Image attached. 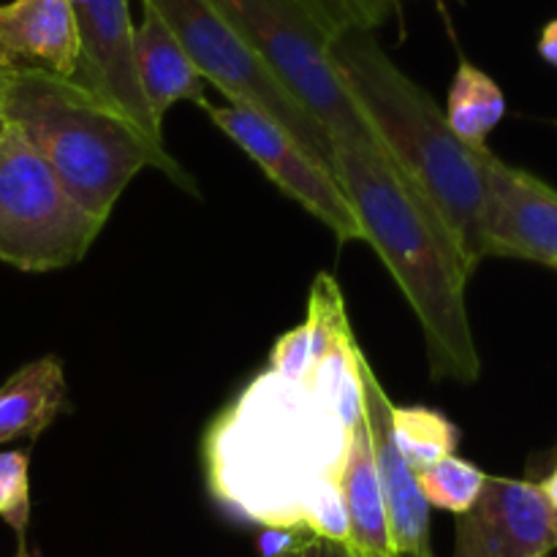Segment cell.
I'll use <instances>...</instances> for the list:
<instances>
[{
	"mask_svg": "<svg viewBox=\"0 0 557 557\" xmlns=\"http://www.w3.org/2000/svg\"><path fill=\"white\" fill-rule=\"evenodd\" d=\"M351 433L305 381L264 370L207 430V487L239 520L346 544L341 479Z\"/></svg>",
	"mask_w": 557,
	"mask_h": 557,
	"instance_id": "1",
	"label": "cell"
},
{
	"mask_svg": "<svg viewBox=\"0 0 557 557\" xmlns=\"http://www.w3.org/2000/svg\"><path fill=\"white\" fill-rule=\"evenodd\" d=\"M335 177L362 243L373 245L417 313L433 379L473 384L482 373L466 305L473 272L446 223L379 145H335Z\"/></svg>",
	"mask_w": 557,
	"mask_h": 557,
	"instance_id": "2",
	"label": "cell"
},
{
	"mask_svg": "<svg viewBox=\"0 0 557 557\" xmlns=\"http://www.w3.org/2000/svg\"><path fill=\"white\" fill-rule=\"evenodd\" d=\"M330 58L386 156L433 205L468 270L476 272L487 259L484 205L495 152L462 145L438 101L392 63L368 27L348 25L335 33Z\"/></svg>",
	"mask_w": 557,
	"mask_h": 557,
	"instance_id": "3",
	"label": "cell"
},
{
	"mask_svg": "<svg viewBox=\"0 0 557 557\" xmlns=\"http://www.w3.org/2000/svg\"><path fill=\"white\" fill-rule=\"evenodd\" d=\"M0 107L11 128L25 136L82 210L103 226L120 194L147 166L196 190L166 145L152 141L82 82L36 69L0 71Z\"/></svg>",
	"mask_w": 557,
	"mask_h": 557,
	"instance_id": "4",
	"label": "cell"
},
{
	"mask_svg": "<svg viewBox=\"0 0 557 557\" xmlns=\"http://www.w3.org/2000/svg\"><path fill=\"white\" fill-rule=\"evenodd\" d=\"M332 145H379L330 58V36L294 0H212ZM384 150V147H381Z\"/></svg>",
	"mask_w": 557,
	"mask_h": 557,
	"instance_id": "5",
	"label": "cell"
},
{
	"mask_svg": "<svg viewBox=\"0 0 557 557\" xmlns=\"http://www.w3.org/2000/svg\"><path fill=\"white\" fill-rule=\"evenodd\" d=\"M156 11L207 85H215L228 103L264 114L294 136L335 174V145L321 123L281 85L264 60L212 0H141Z\"/></svg>",
	"mask_w": 557,
	"mask_h": 557,
	"instance_id": "6",
	"label": "cell"
},
{
	"mask_svg": "<svg viewBox=\"0 0 557 557\" xmlns=\"http://www.w3.org/2000/svg\"><path fill=\"white\" fill-rule=\"evenodd\" d=\"M103 223L87 215L49 163L9 128L0 136V261L52 272L87 256Z\"/></svg>",
	"mask_w": 557,
	"mask_h": 557,
	"instance_id": "7",
	"label": "cell"
},
{
	"mask_svg": "<svg viewBox=\"0 0 557 557\" xmlns=\"http://www.w3.org/2000/svg\"><path fill=\"white\" fill-rule=\"evenodd\" d=\"M205 112L210 114L218 131H223L234 145L243 147L250 161L264 169L267 177L283 194L292 196L310 215L319 218L326 228H332L341 243L362 239L357 212L343 194L335 174L313 152L305 150L288 131H283L281 125H275L270 117L253 112V109L239 107V103L207 107Z\"/></svg>",
	"mask_w": 557,
	"mask_h": 557,
	"instance_id": "8",
	"label": "cell"
},
{
	"mask_svg": "<svg viewBox=\"0 0 557 557\" xmlns=\"http://www.w3.org/2000/svg\"><path fill=\"white\" fill-rule=\"evenodd\" d=\"M557 515L536 482L487 476L476 504L457 517L455 557H549Z\"/></svg>",
	"mask_w": 557,
	"mask_h": 557,
	"instance_id": "9",
	"label": "cell"
},
{
	"mask_svg": "<svg viewBox=\"0 0 557 557\" xmlns=\"http://www.w3.org/2000/svg\"><path fill=\"white\" fill-rule=\"evenodd\" d=\"M487 259H520L557 272V190L536 174L490 158L484 205Z\"/></svg>",
	"mask_w": 557,
	"mask_h": 557,
	"instance_id": "10",
	"label": "cell"
},
{
	"mask_svg": "<svg viewBox=\"0 0 557 557\" xmlns=\"http://www.w3.org/2000/svg\"><path fill=\"white\" fill-rule=\"evenodd\" d=\"M79 33L76 82L112 103L152 141L163 145V128L152 120L134 65V22L128 0H69Z\"/></svg>",
	"mask_w": 557,
	"mask_h": 557,
	"instance_id": "11",
	"label": "cell"
},
{
	"mask_svg": "<svg viewBox=\"0 0 557 557\" xmlns=\"http://www.w3.org/2000/svg\"><path fill=\"white\" fill-rule=\"evenodd\" d=\"M359 384H362V413L368 419L370 444H373L395 553L397 557H433L430 504L419 493L417 473L408 468V462L397 451L395 435H392V406L395 403L386 397V389L370 368L364 351L359 354Z\"/></svg>",
	"mask_w": 557,
	"mask_h": 557,
	"instance_id": "12",
	"label": "cell"
},
{
	"mask_svg": "<svg viewBox=\"0 0 557 557\" xmlns=\"http://www.w3.org/2000/svg\"><path fill=\"white\" fill-rule=\"evenodd\" d=\"M79 58V33L69 0L0 5V71L36 69L76 79Z\"/></svg>",
	"mask_w": 557,
	"mask_h": 557,
	"instance_id": "13",
	"label": "cell"
},
{
	"mask_svg": "<svg viewBox=\"0 0 557 557\" xmlns=\"http://www.w3.org/2000/svg\"><path fill=\"white\" fill-rule=\"evenodd\" d=\"M134 65L141 98L161 128L163 117L177 101H194L201 109L210 107L205 76L190 63L166 22L147 5L141 25L134 27Z\"/></svg>",
	"mask_w": 557,
	"mask_h": 557,
	"instance_id": "14",
	"label": "cell"
},
{
	"mask_svg": "<svg viewBox=\"0 0 557 557\" xmlns=\"http://www.w3.org/2000/svg\"><path fill=\"white\" fill-rule=\"evenodd\" d=\"M341 493L348 520L346 547L359 557H397L364 413L351 433L346 468H343L341 479Z\"/></svg>",
	"mask_w": 557,
	"mask_h": 557,
	"instance_id": "15",
	"label": "cell"
},
{
	"mask_svg": "<svg viewBox=\"0 0 557 557\" xmlns=\"http://www.w3.org/2000/svg\"><path fill=\"white\" fill-rule=\"evenodd\" d=\"M65 403L63 362L54 354L22 364L0 384V446L36 441L58 419Z\"/></svg>",
	"mask_w": 557,
	"mask_h": 557,
	"instance_id": "16",
	"label": "cell"
},
{
	"mask_svg": "<svg viewBox=\"0 0 557 557\" xmlns=\"http://www.w3.org/2000/svg\"><path fill=\"white\" fill-rule=\"evenodd\" d=\"M446 123L451 134L462 145L473 150L487 147L490 134L506 117V96L498 82L466 58L457 65V74L449 85V98H446Z\"/></svg>",
	"mask_w": 557,
	"mask_h": 557,
	"instance_id": "17",
	"label": "cell"
},
{
	"mask_svg": "<svg viewBox=\"0 0 557 557\" xmlns=\"http://www.w3.org/2000/svg\"><path fill=\"white\" fill-rule=\"evenodd\" d=\"M392 435L413 473L428 471L444 457L455 455L460 444L457 424L435 408L424 406H392Z\"/></svg>",
	"mask_w": 557,
	"mask_h": 557,
	"instance_id": "18",
	"label": "cell"
},
{
	"mask_svg": "<svg viewBox=\"0 0 557 557\" xmlns=\"http://www.w3.org/2000/svg\"><path fill=\"white\" fill-rule=\"evenodd\" d=\"M487 473L462 457L449 455L441 462L430 466L428 471L417 473V484L422 498L435 509L451 511V515H466L482 495Z\"/></svg>",
	"mask_w": 557,
	"mask_h": 557,
	"instance_id": "19",
	"label": "cell"
},
{
	"mask_svg": "<svg viewBox=\"0 0 557 557\" xmlns=\"http://www.w3.org/2000/svg\"><path fill=\"white\" fill-rule=\"evenodd\" d=\"M0 520L16 533L25 549L30 522V457L22 449L0 451Z\"/></svg>",
	"mask_w": 557,
	"mask_h": 557,
	"instance_id": "20",
	"label": "cell"
},
{
	"mask_svg": "<svg viewBox=\"0 0 557 557\" xmlns=\"http://www.w3.org/2000/svg\"><path fill=\"white\" fill-rule=\"evenodd\" d=\"M313 368V354H310V332L308 324L294 326L283 337H277L270 354V373L286 381H305V375Z\"/></svg>",
	"mask_w": 557,
	"mask_h": 557,
	"instance_id": "21",
	"label": "cell"
},
{
	"mask_svg": "<svg viewBox=\"0 0 557 557\" xmlns=\"http://www.w3.org/2000/svg\"><path fill=\"white\" fill-rule=\"evenodd\" d=\"M302 11H308L313 16L315 25L326 33V36H335L343 27L357 25V16H354L348 0H294ZM362 27V25H359Z\"/></svg>",
	"mask_w": 557,
	"mask_h": 557,
	"instance_id": "22",
	"label": "cell"
},
{
	"mask_svg": "<svg viewBox=\"0 0 557 557\" xmlns=\"http://www.w3.org/2000/svg\"><path fill=\"white\" fill-rule=\"evenodd\" d=\"M348 5L357 16V25L368 27V30L384 25L395 11V0H348Z\"/></svg>",
	"mask_w": 557,
	"mask_h": 557,
	"instance_id": "23",
	"label": "cell"
},
{
	"mask_svg": "<svg viewBox=\"0 0 557 557\" xmlns=\"http://www.w3.org/2000/svg\"><path fill=\"white\" fill-rule=\"evenodd\" d=\"M305 557H359V555H354L346 544L330 542V539L308 536V533H305Z\"/></svg>",
	"mask_w": 557,
	"mask_h": 557,
	"instance_id": "24",
	"label": "cell"
},
{
	"mask_svg": "<svg viewBox=\"0 0 557 557\" xmlns=\"http://www.w3.org/2000/svg\"><path fill=\"white\" fill-rule=\"evenodd\" d=\"M539 54H542L544 63H549L557 69V20H549L542 27V36H539Z\"/></svg>",
	"mask_w": 557,
	"mask_h": 557,
	"instance_id": "25",
	"label": "cell"
},
{
	"mask_svg": "<svg viewBox=\"0 0 557 557\" xmlns=\"http://www.w3.org/2000/svg\"><path fill=\"white\" fill-rule=\"evenodd\" d=\"M539 490H542L544 498H547V504L553 506V511L557 515V466L542 479V482H539Z\"/></svg>",
	"mask_w": 557,
	"mask_h": 557,
	"instance_id": "26",
	"label": "cell"
},
{
	"mask_svg": "<svg viewBox=\"0 0 557 557\" xmlns=\"http://www.w3.org/2000/svg\"><path fill=\"white\" fill-rule=\"evenodd\" d=\"M270 557H305V533H299L297 542L288 544V547H283V549H277V553Z\"/></svg>",
	"mask_w": 557,
	"mask_h": 557,
	"instance_id": "27",
	"label": "cell"
},
{
	"mask_svg": "<svg viewBox=\"0 0 557 557\" xmlns=\"http://www.w3.org/2000/svg\"><path fill=\"white\" fill-rule=\"evenodd\" d=\"M11 125H9V120H5V114H3V107H0V136L5 134V131H9Z\"/></svg>",
	"mask_w": 557,
	"mask_h": 557,
	"instance_id": "28",
	"label": "cell"
},
{
	"mask_svg": "<svg viewBox=\"0 0 557 557\" xmlns=\"http://www.w3.org/2000/svg\"><path fill=\"white\" fill-rule=\"evenodd\" d=\"M16 557H30V555H27V549H20V555Z\"/></svg>",
	"mask_w": 557,
	"mask_h": 557,
	"instance_id": "29",
	"label": "cell"
}]
</instances>
